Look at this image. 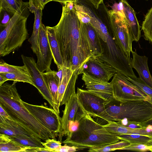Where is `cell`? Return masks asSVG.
<instances>
[{
    "instance_id": "5b68a950",
    "label": "cell",
    "mask_w": 152,
    "mask_h": 152,
    "mask_svg": "<svg viewBox=\"0 0 152 152\" xmlns=\"http://www.w3.org/2000/svg\"><path fill=\"white\" fill-rule=\"evenodd\" d=\"M92 25L98 33L103 48V54L110 62L126 77H137L133 71L130 56L126 55L118 46L106 26L98 19Z\"/></svg>"
},
{
    "instance_id": "30bf717a",
    "label": "cell",
    "mask_w": 152,
    "mask_h": 152,
    "mask_svg": "<svg viewBox=\"0 0 152 152\" xmlns=\"http://www.w3.org/2000/svg\"><path fill=\"white\" fill-rule=\"evenodd\" d=\"M63 115L61 118V128L59 134L61 141L64 136L69 134L68 125L71 121H79L88 113L78 100L77 93L72 94L65 104Z\"/></svg>"
},
{
    "instance_id": "ffe728a7",
    "label": "cell",
    "mask_w": 152,
    "mask_h": 152,
    "mask_svg": "<svg viewBox=\"0 0 152 152\" xmlns=\"http://www.w3.org/2000/svg\"><path fill=\"white\" fill-rule=\"evenodd\" d=\"M42 76L50 92L54 104L53 108L59 115V107L58 101V91L60 78L57 72L51 69L42 72Z\"/></svg>"
},
{
    "instance_id": "8992f818",
    "label": "cell",
    "mask_w": 152,
    "mask_h": 152,
    "mask_svg": "<svg viewBox=\"0 0 152 152\" xmlns=\"http://www.w3.org/2000/svg\"><path fill=\"white\" fill-rule=\"evenodd\" d=\"M27 17L18 12L12 16L0 34V56H5L21 47L28 36Z\"/></svg>"
},
{
    "instance_id": "44dd1931",
    "label": "cell",
    "mask_w": 152,
    "mask_h": 152,
    "mask_svg": "<svg viewBox=\"0 0 152 152\" xmlns=\"http://www.w3.org/2000/svg\"><path fill=\"white\" fill-rule=\"evenodd\" d=\"M34 148L18 143L10 136L0 133V152H32Z\"/></svg>"
},
{
    "instance_id": "52a82bcc",
    "label": "cell",
    "mask_w": 152,
    "mask_h": 152,
    "mask_svg": "<svg viewBox=\"0 0 152 152\" xmlns=\"http://www.w3.org/2000/svg\"><path fill=\"white\" fill-rule=\"evenodd\" d=\"M113 38L119 48L130 56L133 39L125 19L124 13L113 10L107 12Z\"/></svg>"
},
{
    "instance_id": "d590c367",
    "label": "cell",
    "mask_w": 152,
    "mask_h": 152,
    "mask_svg": "<svg viewBox=\"0 0 152 152\" xmlns=\"http://www.w3.org/2000/svg\"><path fill=\"white\" fill-rule=\"evenodd\" d=\"M52 0H29L28 10L30 11L34 8L43 9L45 5Z\"/></svg>"
},
{
    "instance_id": "f35d334b",
    "label": "cell",
    "mask_w": 152,
    "mask_h": 152,
    "mask_svg": "<svg viewBox=\"0 0 152 152\" xmlns=\"http://www.w3.org/2000/svg\"><path fill=\"white\" fill-rule=\"evenodd\" d=\"M78 148L75 146H70L66 144L61 146L55 151L57 152H74L77 151Z\"/></svg>"
},
{
    "instance_id": "bcb514c9",
    "label": "cell",
    "mask_w": 152,
    "mask_h": 152,
    "mask_svg": "<svg viewBox=\"0 0 152 152\" xmlns=\"http://www.w3.org/2000/svg\"><path fill=\"white\" fill-rule=\"evenodd\" d=\"M145 145L149 146H152V139L149 140Z\"/></svg>"
},
{
    "instance_id": "6da1fadb",
    "label": "cell",
    "mask_w": 152,
    "mask_h": 152,
    "mask_svg": "<svg viewBox=\"0 0 152 152\" xmlns=\"http://www.w3.org/2000/svg\"><path fill=\"white\" fill-rule=\"evenodd\" d=\"M54 27L63 66L78 75L83 74L84 65L92 56L75 7L70 10L63 6L60 19Z\"/></svg>"
},
{
    "instance_id": "f6af8a7d",
    "label": "cell",
    "mask_w": 152,
    "mask_h": 152,
    "mask_svg": "<svg viewBox=\"0 0 152 152\" xmlns=\"http://www.w3.org/2000/svg\"><path fill=\"white\" fill-rule=\"evenodd\" d=\"M52 1H57L64 4L66 2L70 1V0H52Z\"/></svg>"
},
{
    "instance_id": "ee69618b",
    "label": "cell",
    "mask_w": 152,
    "mask_h": 152,
    "mask_svg": "<svg viewBox=\"0 0 152 152\" xmlns=\"http://www.w3.org/2000/svg\"><path fill=\"white\" fill-rule=\"evenodd\" d=\"M8 80V79L6 77L0 75V86H1L5 82Z\"/></svg>"
},
{
    "instance_id": "e0dca14e",
    "label": "cell",
    "mask_w": 152,
    "mask_h": 152,
    "mask_svg": "<svg viewBox=\"0 0 152 152\" xmlns=\"http://www.w3.org/2000/svg\"><path fill=\"white\" fill-rule=\"evenodd\" d=\"M81 27L87 38L92 57L102 55L104 53L101 39L94 27L90 23L81 22Z\"/></svg>"
},
{
    "instance_id": "b9f144b4",
    "label": "cell",
    "mask_w": 152,
    "mask_h": 152,
    "mask_svg": "<svg viewBox=\"0 0 152 152\" xmlns=\"http://www.w3.org/2000/svg\"><path fill=\"white\" fill-rule=\"evenodd\" d=\"M91 4L95 9H98L99 5L103 3L104 0H85Z\"/></svg>"
},
{
    "instance_id": "277c9868",
    "label": "cell",
    "mask_w": 152,
    "mask_h": 152,
    "mask_svg": "<svg viewBox=\"0 0 152 152\" xmlns=\"http://www.w3.org/2000/svg\"><path fill=\"white\" fill-rule=\"evenodd\" d=\"M152 118V103L139 100L121 102L114 99L106 102L105 110L95 121L102 125L112 121L126 119L131 121L142 122Z\"/></svg>"
},
{
    "instance_id": "d6986e66",
    "label": "cell",
    "mask_w": 152,
    "mask_h": 152,
    "mask_svg": "<svg viewBox=\"0 0 152 152\" xmlns=\"http://www.w3.org/2000/svg\"><path fill=\"white\" fill-rule=\"evenodd\" d=\"M122 3L125 19L134 41L138 42L141 37L140 26L134 9L126 0H121Z\"/></svg>"
},
{
    "instance_id": "f546056e",
    "label": "cell",
    "mask_w": 152,
    "mask_h": 152,
    "mask_svg": "<svg viewBox=\"0 0 152 152\" xmlns=\"http://www.w3.org/2000/svg\"><path fill=\"white\" fill-rule=\"evenodd\" d=\"M79 75L74 72L73 75L69 81L66 87L62 100L60 103V106L65 104L70 96L76 93L75 86L76 81Z\"/></svg>"
},
{
    "instance_id": "4fadbf2b",
    "label": "cell",
    "mask_w": 152,
    "mask_h": 152,
    "mask_svg": "<svg viewBox=\"0 0 152 152\" xmlns=\"http://www.w3.org/2000/svg\"><path fill=\"white\" fill-rule=\"evenodd\" d=\"M21 56L24 65L32 78L34 87L53 108L54 104L52 95L44 79L42 72L37 67L35 60L32 57L23 55Z\"/></svg>"
},
{
    "instance_id": "7c38bea8",
    "label": "cell",
    "mask_w": 152,
    "mask_h": 152,
    "mask_svg": "<svg viewBox=\"0 0 152 152\" xmlns=\"http://www.w3.org/2000/svg\"><path fill=\"white\" fill-rule=\"evenodd\" d=\"M35 54L37 57L36 66L38 69L42 72L50 69L53 56L47 35L46 26L42 23L40 28L38 48Z\"/></svg>"
},
{
    "instance_id": "c3c4849f",
    "label": "cell",
    "mask_w": 152,
    "mask_h": 152,
    "mask_svg": "<svg viewBox=\"0 0 152 152\" xmlns=\"http://www.w3.org/2000/svg\"><path fill=\"white\" fill-rule=\"evenodd\" d=\"M147 0V1H148V0Z\"/></svg>"
},
{
    "instance_id": "4316f807",
    "label": "cell",
    "mask_w": 152,
    "mask_h": 152,
    "mask_svg": "<svg viewBox=\"0 0 152 152\" xmlns=\"http://www.w3.org/2000/svg\"><path fill=\"white\" fill-rule=\"evenodd\" d=\"M141 29L145 39L152 44V6L145 16Z\"/></svg>"
},
{
    "instance_id": "9a60e30c",
    "label": "cell",
    "mask_w": 152,
    "mask_h": 152,
    "mask_svg": "<svg viewBox=\"0 0 152 152\" xmlns=\"http://www.w3.org/2000/svg\"><path fill=\"white\" fill-rule=\"evenodd\" d=\"M82 80L88 91L102 98L106 102L114 99L111 82H106L83 72Z\"/></svg>"
},
{
    "instance_id": "ac0fdd59",
    "label": "cell",
    "mask_w": 152,
    "mask_h": 152,
    "mask_svg": "<svg viewBox=\"0 0 152 152\" xmlns=\"http://www.w3.org/2000/svg\"><path fill=\"white\" fill-rule=\"evenodd\" d=\"M0 133L12 137L35 135L38 137L34 132L15 121L11 117L9 119H0Z\"/></svg>"
},
{
    "instance_id": "d4e9b609",
    "label": "cell",
    "mask_w": 152,
    "mask_h": 152,
    "mask_svg": "<svg viewBox=\"0 0 152 152\" xmlns=\"http://www.w3.org/2000/svg\"><path fill=\"white\" fill-rule=\"evenodd\" d=\"M0 75L7 78L8 80H13L14 83L18 82H26L34 86L32 78L27 70L11 73H0Z\"/></svg>"
},
{
    "instance_id": "cb8c5ba5",
    "label": "cell",
    "mask_w": 152,
    "mask_h": 152,
    "mask_svg": "<svg viewBox=\"0 0 152 152\" xmlns=\"http://www.w3.org/2000/svg\"><path fill=\"white\" fill-rule=\"evenodd\" d=\"M28 7V2L22 0H0V11L6 10L13 15L18 12L25 15L24 12Z\"/></svg>"
},
{
    "instance_id": "7bdbcfd3",
    "label": "cell",
    "mask_w": 152,
    "mask_h": 152,
    "mask_svg": "<svg viewBox=\"0 0 152 152\" xmlns=\"http://www.w3.org/2000/svg\"><path fill=\"white\" fill-rule=\"evenodd\" d=\"M140 124L143 127H146L149 125L152 126V118L145 121L140 122Z\"/></svg>"
},
{
    "instance_id": "83f0119b",
    "label": "cell",
    "mask_w": 152,
    "mask_h": 152,
    "mask_svg": "<svg viewBox=\"0 0 152 152\" xmlns=\"http://www.w3.org/2000/svg\"><path fill=\"white\" fill-rule=\"evenodd\" d=\"M121 140L127 141L131 144H142L145 145L152 137L137 134H126L118 136Z\"/></svg>"
},
{
    "instance_id": "e575fe53",
    "label": "cell",
    "mask_w": 152,
    "mask_h": 152,
    "mask_svg": "<svg viewBox=\"0 0 152 152\" xmlns=\"http://www.w3.org/2000/svg\"><path fill=\"white\" fill-rule=\"evenodd\" d=\"M42 144L45 148L51 151L52 152H55V151L61 146L62 142L59 141H57L53 138H50L46 140L45 142H41Z\"/></svg>"
},
{
    "instance_id": "7402d4cb",
    "label": "cell",
    "mask_w": 152,
    "mask_h": 152,
    "mask_svg": "<svg viewBox=\"0 0 152 152\" xmlns=\"http://www.w3.org/2000/svg\"><path fill=\"white\" fill-rule=\"evenodd\" d=\"M47 35L54 63L58 70L63 66V62L55 28L53 27L46 26Z\"/></svg>"
},
{
    "instance_id": "3957f363",
    "label": "cell",
    "mask_w": 152,
    "mask_h": 152,
    "mask_svg": "<svg viewBox=\"0 0 152 152\" xmlns=\"http://www.w3.org/2000/svg\"><path fill=\"white\" fill-rule=\"evenodd\" d=\"M79 122L78 129L67 136L63 143L82 150L100 148L120 141L118 136L106 130L88 113Z\"/></svg>"
},
{
    "instance_id": "7a4b0ae2",
    "label": "cell",
    "mask_w": 152,
    "mask_h": 152,
    "mask_svg": "<svg viewBox=\"0 0 152 152\" xmlns=\"http://www.w3.org/2000/svg\"><path fill=\"white\" fill-rule=\"evenodd\" d=\"M16 83L6 82L0 86V106L14 120L45 140L56 135L45 126L24 106L18 93Z\"/></svg>"
},
{
    "instance_id": "4dcf8cb0",
    "label": "cell",
    "mask_w": 152,
    "mask_h": 152,
    "mask_svg": "<svg viewBox=\"0 0 152 152\" xmlns=\"http://www.w3.org/2000/svg\"><path fill=\"white\" fill-rule=\"evenodd\" d=\"M75 7L77 15L81 23H90L92 15L87 8L83 6L75 4Z\"/></svg>"
},
{
    "instance_id": "7dc6e473",
    "label": "cell",
    "mask_w": 152,
    "mask_h": 152,
    "mask_svg": "<svg viewBox=\"0 0 152 152\" xmlns=\"http://www.w3.org/2000/svg\"><path fill=\"white\" fill-rule=\"evenodd\" d=\"M70 1L73 2L75 3H76L77 0H70Z\"/></svg>"
},
{
    "instance_id": "5bb4252c",
    "label": "cell",
    "mask_w": 152,
    "mask_h": 152,
    "mask_svg": "<svg viewBox=\"0 0 152 152\" xmlns=\"http://www.w3.org/2000/svg\"><path fill=\"white\" fill-rule=\"evenodd\" d=\"M77 94L79 100L88 113L96 118L105 110L106 101L88 91L77 88Z\"/></svg>"
},
{
    "instance_id": "8fae6325",
    "label": "cell",
    "mask_w": 152,
    "mask_h": 152,
    "mask_svg": "<svg viewBox=\"0 0 152 152\" xmlns=\"http://www.w3.org/2000/svg\"><path fill=\"white\" fill-rule=\"evenodd\" d=\"M118 72H119V70L103 54L98 56L92 57L83 66V73H86L95 77L108 82Z\"/></svg>"
},
{
    "instance_id": "60d3db41",
    "label": "cell",
    "mask_w": 152,
    "mask_h": 152,
    "mask_svg": "<svg viewBox=\"0 0 152 152\" xmlns=\"http://www.w3.org/2000/svg\"><path fill=\"white\" fill-rule=\"evenodd\" d=\"M112 8V10H114L119 11L124 14L123 6L121 0L118 3L115 4Z\"/></svg>"
},
{
    "instance_id": "1f68e13d",
    "label": "cell",
    "mask_w": 152,
    "mask_h": 152,
    "mask_svg": "<svg viewBox=\"0 0 152 152\" xmlns=\"http://www.w3.org/2000/svg\"><path fill=\"white\" fill-rule=\"evenodd\" d=\"M128 80L144 92L151 99L152 103V88L144 83L140 78L137 77L132 78L126 77Z\"/></svg>"
},
{
    "instance_id": "8d00e7d4",
    "label": "cell",
    "mask_w": 152,
    "mask_h": 152,
    "mask_svg": "<svg viewBox=\"0 0 152 152\" xmlns=\"http://www.w3.org/2000/svg\"><path fill=\"white\" fill-rule=\"evenodd\" d=\"M117 121L123 126L132 129H140L144 127L140 124V122L129 121L126 119Z\"/></svg>"
},
{
    "instance_id": "ba28073f",
    "label": "cell",
    "mask_w": 152,
    "mask_h": 152,
    "mask_svg": "<svg viewBox=\"0 0 152 152\" xmlns=\"http://www.w3.org/2000/svg\"><path fill=\"white\" fill-rule=\"evenodd\" d=\"M110 82L114 99L118 101L143 100L150 102L148 96L120 72L114 75Z\"/></svg>"
},
{
    "instance_id": "2e32d148",
    "label": "cell",
    "mask_w": 152,
    "mask_h": 152,
    "mask_svg": "<svg viewBox=\"0 0 152 152\" xmlns=\"http://www.w3.org/2000/svg\"><path fill=\"white\" fill-rule=\"evenodd\" d=\"M131 53L132 55V58H131L132 68L137 72L141 80L152 88V76L148 66V57L145 56L139 55L136 50L134 51L132 50Z\"/></svg>"
},
{
    "instance_id": "603a6c76",
    "label": "cell",
    "mask_w": 152,
    "mask_h": 152,
    "mask_svg": "<svg viewBox=\"0 0 152 152\" xmlns=\"http://www.w3.org/2000/svg\"><path fill=\"white\" fill-rule=\"evenodd\" d=\"M42 9L34 8L30 11L34 15V21L32 35L28 39L31 48L34 53H36L38 48V41L40 28L42 22Z\"/></svg>"
},
{
    "instance_id": "d6a6232c",
    "label": "cell",
    "mask_w": 152,
    "mask_h": 152,
    "mask_svg": "<svg viewBox=\"0 0 152 152\" xmlns=\"http://www.w3.org/2000/svg\"><path fill=\"white\" fill-rule=\"evenodd\" d=\"M27 69L25 65L22 66H16L9 64L3 60L0 61V73L13 72L18 71H25Z\"/></svg>"
},
{
    "instance_id": "f1b7e54d",
    "label": "cell",
    "mask_w": 152,
    "mask_h": 152,
    "mask_svg": "<svg viewBox=\"0 0 152 152\" xmlns=\"http://www.w3.org/2000/svg\"><path fill=\"white\" fill-rule=\"evenodd\" d=\"M131 144L129 142L121 140L117 142L112 143L100 148H92L89 149L88 151L89 152H105L114 151L116 150H122V149Z\"/></svg>"
},
{
    "instance_id": "74e56055",
    "label": "cell",
    "mask_w": 152,
    "mask_h": 152,
    "mask_svg": "<svg viewBox=\"0 0 152 152\" xmlns=\"http://www.w3.org/2000/svg\"><path fill=\"white\" fill-rule=\"evenodd\" d=\"M0 13H1L0 14L1 15H2L0 26L3 28H4L7 25L12 18L10 17V15H13L4 10H2L0 11Z\"/></svg>"
},
{
    "instance_id": "836d02e7",
    "label": "cell",
    "mask_w": 152,
    "mask_h": 152,
    "mask_svg": "<svg viewBox=\"0 0 152 152\" xmlns=\"http://www.w3.org/2000/svg\"><path fill=\"white\" fill-rule=\"evenodd\" d=\"M122 150H127L139 152L150 151L152 152V146H149L142 144H131L125 147Z\"/></svg>"
},
{
    "instance_id": "ab89813d",
    "label": "cell",
    "mask_w": 152,
    "mask_h": 152,
    "mask_svg": "<svg viewBox=\"0 0 152 152\" xmlns=\"http://www.w3.org/2000/svg\"><path fill=\"white\" fill-rule=\"evenodd\" d=\"M79 125V121H71L69 122L68 125L69 135L76 131L78 129Z\"/></svg>"
},
{
    "instance_id": "484cf974",
    "label": "cell",
    "mask_w": 152,
    "mask_h": 152,
    "mask_svg": "<svg viewBox=\"0 0 152 152\" xmlns=\"http://www.w3.org/2000/svg\"><path fill=\"white\" fill-rule=\"evenodd\" d=\"M15 141L26 146L31 147H44L42 144L41 139L35 136L19 135L16 137L10 136Z\"/></svg>"
},
{
    "instance_id": "9c48e42d",
    "label": "cell",
    "mask_w": 152,
    "mask_h": 152,
    "mask_svg": "<svg viewBox=\"0 0 152 152\" xmlns=\"http://www.w3.org/2000/svg\"><path fill=\"white\" fill-rule=\"evenodd\" d=\"M22 102L44 126L56 135L59 134L61 128V118L53 108L43 104L39 105L31 104L22 100Z\"/></svg>"
}]
</instances>
